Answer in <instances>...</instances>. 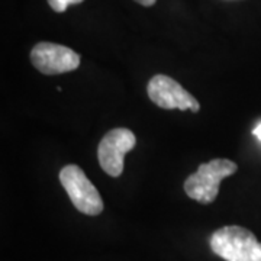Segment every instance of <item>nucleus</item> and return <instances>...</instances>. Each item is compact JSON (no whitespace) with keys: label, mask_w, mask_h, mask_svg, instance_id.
Returning a JSON list of instances; mask_svg holds the SVG:
<instances>
[{"label":"nucleus","mask_w":261,"mask_h":261,"mask_svg":"<svg viewBox=\"0 0 261 261\" xmlns=\"http://www.w3.org/2000/svg\"><path fill=\"white\" fill-rule=\"evenodd\" d=\"M211 248L226 261H261V243L243 226L229 225L215 231Z\"/></svg>","instance_id":"f257e3e1"},{"label":"nucleus","mask_w":261,"mask_h":261,"mask_svg":"<svg viewBox=\"0 0 261 261\" xmlns=\"http://www.w3.org/2000/svg\"><path fill=\"white\" fill-rule=\"evenodd\" d=\"M238 166L226 159H215L207 164H200L197 171L185 181V192L199 203H212L219 193V185L225 177L237 173Z\"/></svg>","instance_id":"f03ea898"},{"label":"nucleus","mask_w":261,"mask_h":261,"mask_svg":"<svg viewBox=\"0 0 261 261\" xmlns=\"http://www.w3.org/2000/svg\"><path fill=\"white\" fill-rule=\"evenodd\" d=\"M60 181L77 211L90 216L102 214L103 200L99 195V190L93 186V183L87 178L79 166H65L60 171Z\"/></svg>","instance_id":"7ed1b4c3"},{"label":"nucleus","mask_w":261,"mask_h":261,"mask_svg":"<svg viewBox=\"0 0 261 261\" xmlns=\"http://www.w3.org/2000/svg\"><path fill=\"white\" fill-rule=\"evenodd\" d=\"M151 102L155 103L161 109H180L199 112L200 105L186 89L177 83L174 79L164 74L154 75L147 87Z\"/></svg>","instance_id":"20e7f679"},{"label":"nucleus","mask_w":261,"mask_h":261,"mask_svg":"<svg viewBox=\"0 0 261 261\" xmlns=\"http://www.w3.org/2000/svg\"><path fill=\"white\" fill-rule=\"evenodd\" d=\"M137 144L134 132L126 128L109 130L100 141L97 148V159L103 171L112 177L121 176L123 171L125 154Z\"/></svg>","instance_id":"39448f33"},{"label":"nucleus","mask_w":261,"mask_h":261,"mask_svg":"<svg viewBox=\"0 0 261 261\" xmlns=\"http://www.w3.org/2000/svg\"><path fill=\"white\" fill-rule=\"evenodd\" d=\"M31 61L42 74L57 75L77 70L80 65V56L64 45L39 42L31 51Z\"/></svg>","instance_id":"423d86ee"},{"label":"nucleus","mask_w":261,"mask_h":261,"mask_svg":"<svg viewBox=\"0 0 261 261\" xmlns=\"http://www.w3.org/2000/svg\"><path fill=\"white\" fill-rule=\"evenodd\" d=\"M82 2H84V0H48L51 9L56 10L58 13L67 10V8H68L70 5H79V3H82Z\"/></svg>","instance_id":"0eeeda50"},{"label":"nucleus","mask_w":261,"mask_h":261,"mask_svg":"<svg viewBox=\"0 0 261 261\" xmlns=\"http://www.w3.org/2000/svg\"><path fill=\"white\" fill-rule=\"evenodd\" d=\"M137 3H140V5H142V6H147V8H149V6H152L157 0H135Z\"/></svg>","instance_id":"6e6552de"},{"label":"nucleus","mask_w":261,"mask_h":261,"mask_svg":"<svg viewBox=\"0 0 261 261\" xmlns=\"http://www.w3.org/2000/svg\"><path fill=\"white\" fill-rule=\"evenodd\" d=\"M254 135L261 141V123H258V125L255 126V129H254Z\"/></svg>","instance_id":"1a4fd4ad"}]
</instances>
